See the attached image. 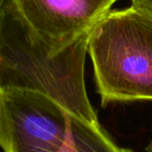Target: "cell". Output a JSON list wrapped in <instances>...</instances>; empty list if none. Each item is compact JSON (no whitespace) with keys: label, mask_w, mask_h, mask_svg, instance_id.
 <instances>
[{"label":"cell","mask_w":152,"mask_h":152,"mask_svg":"<svg viewBox=\"0 0 152 152\" xmlns=\"http://www.w3.org/2000/svg\"><path fill=\"white\" fill-rule=\"evenodd\" d=\"M89 37L54 52L7 0L0 11V88L44 93L72 116L100 124L86 90Z\"/></svg>","instance_id":"obj_1"},{"label":"cell","mask_w":152,"mask_h":152,"mask_svg":"<svg viewBox=\"0 0 152 152\" xmlns=\"http://www.w3.org/2000/svg\"><path fill=\"white\" fill-rule=\"evenodd\" d=\"M92 59L102 106L152 100V19L129 7L110 10L90 32Z\"/></svg>","instance_id":"obj_2"},{"label":"cell","mask_w":152,"mask_h":152,"mask_svg":"<svg viewBox=\"0 0 152 152\" xmlns=\"http://www.w3.org/2000/svg\"><path fill=\"white\" fill-rule=\"evenodd\" d=\"M72 115L41 92L0 88V148L3 152H58Z\"/></svg>","instance_id":"obj_3"},{"label":"cell","mask_w":152,"mask_h":152,"mask_svg":"<svg viewBox=\"0 0 152 152\" xmlns=\"http://www.w3.org/2000/svg\"><path fill=\"white\" fill-rule=\"evenodd\" d=\"M22 19L54 52L83 36L118 0H10Z\"/></svg>","instance_id":"obj_4"},{"label":"cell","mask_w":152,"mask_h":152,"mask_svg":"<svg viewBox=\"0 0 152 152\" xmlns=\"http://www.w3.org/2000/svg\"><path fill=\"white\" fill-rule=\"evenodd\" d=\"M58 152H133L117 145L100 124L72 116L66 143Z\"/></svg>","instance_id":"obj_5"},{"label":"cell","mask_w":152,"mask_h":152,"mask_svg":"<svg viewBox=\"0 0 152 152\" xmlns=\"http://www.w3.org/2000/svg\"><path fill=\"white\" fill-rule=\"evenodd\" d=\"M130 7L152 19V0H131Z\"/></svg>","instance_id":"obj_6"},{"label":"cell","mask_w":152,"mask_h":152,"mask_svg":"<svg viewBox=\"0 0 152 152\" xmlns=\"http://www.w3.org/2000/svg\"><path fill=\"white\" fill-rule=\"evenodd\" d=\"M7 2V0H0V11L2 9V7L4 5V3Z\"/></svg>","instance_id":"obj_7"}]
</instances>
